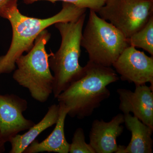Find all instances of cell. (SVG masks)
<instances>
[{
  "instance_id": "obj_1",
  "label": "cell",
  "mask_w": 153,
  "mask_h": 153,
  "mask_svg": "<svg viewBox=\"0 0 153 153\" xmlns=\"http://www.w3.org/2000/svg\"><path fill=\"white\" fill-rule=\"evenodd\" d=\"M18 0H8L0 10V17L7 19L13 30V38L8 51L0 57V74L15 70L16 61L24 52L32 48L36 38L46 28L59 22L74 21L85 14L87 9L71 3L63 2L62 9L53 16L39 19L26 16L18 9Z\"/></svg>"
},
{
  "instance_id": "obj_2",
  "label": "cell",
  "mask_w": 153,
  "mask_h": 153,
  "mask_svg": "<svg viewBox=\"0 0 153 153\" xmlns=\"http://www.w3.org/2000/svg\"><path fill=\"white\" fill-rule=\"evenodd\" d=\"M80 78L72 82L57 96L59 102L68 109L71 117L83 119L92 114L102 102L109 98L107 86L119 79L111 67H105L88 60Z\"/></svg>"
},
{
  "instance_id": "obj_3",
  "label": "cell",
  "mask_w": 153,
  "mask_h": 153,
  "mask_svg": "<svg viewBox=\"0 0 153 153\" xmlns=\"http://www.w3.org/2000/svg\"><path fill=\"white\" fill-rule=\"evenodd\" d=\"M85 16V13L72 22L54 25L61 37L60 48L49 58V67L54 72L52 93L55 98L84 73V67L79 65V60Z\"/></svg>"
},
{
  "instance_id": "obj_4",
  "label": "cell",
  "mask_w": 153,
  "mask_h": 153,
  "mask_svg": "<svg viewBox=\"0 0 153 153\" xmlns=\"http://www.w3.org/2000/svg\"><path fill=\"white\" fill-rule=\"evenodd\" d=\"M50 38L47 30L42 31L27 54L17 59V69L13 74L14 80L27 88L32 97L40 102H46L53 93L54 77L49 63L53 52L48 54L45 47Z\"/></svg>"
},
{
  "instance_id": "obj_5",
  "label": "cell",
  "mask_w": 153,
  "mask_h": 153,
  "mask_svg": "<svg viewBox=\"0 0 153 153\" xmlns=\"http://www.w3.org/2000/svg\"><path fill=\"white\" fill-rule=\"evenodd\" d=\"M80 44L88 54L89 61L105 67L112 66L129 46L127 38L119 30L91 10Z\"/></svg>"
},
{
  "instance_id": "obj_6",
  "label": "cell",
  "mask_w": 153,
  "mask_h": 153,
  "mask_svg": "<svg viewBox=\"0 0 153 153\" xmlns=\"http://www.w3.org/2000/svg\"><path fill=\"white\" fill-rule=\"evenodd\" d=\"M97 13L128 38L142 28L153 16V1L106 0Z\"/></svg>"
},
{
  "instance_id": "obj_7",
  "label": "cell",
  "mask_w": 153,
  "mask_h": 153,
  "mask_svg": "<svg viewBox=\"0 0 153 153\" xmlns=\"http://www.w3.org/2000/svg\"><path fill=\"white\" fill-rule=\"evenodd\" d=\"M122 81L136 86L149 82L153 88V56L149 57L135 47L126 48L113 64Z\"/></svg>"
},
{
  "instance_id": "obj_8",
  "label": "cell",
  "mask_w": 153,
  "mask_h": 153,
  "mask_svg": "<svg viewBox=\"0 0 153 153\" xmlns=\"http://www.w3.org/2000/svg\"><path fill=\"white\" fill-rule=\"evenodd\" d=\"M27 108V100L16 94H0V136L5 142L35 124L23 116Z\"/></svg>"
},
{
  "instance_id": "obj_9",
  "label": "cell",
  "mask_w": 153,
  "mask_h": 153,
  "mask_svg": "<svg viewBox=\"0 0 153 153\" xmlns=\"http://www.w3.org/2000/svg\"><path fill=\"white\" fill-rule=\"evenodd\" d=\"M153 88L144 85L136 86L134 91L119 88V109L123 114H133L142 122L153 128Z\"/></svg>"
},
{
  "instance_id": "obj_10",
  "label": "cell",
  "mask_w": 153,
  "mask_h": 153,
  "mask_svg": "<svg viewBox=\"0 0 153 153\" xmlns=\"http://www.w3.org/2000/svg\"><path fill=\"white\" fill-rule=\"evenodd\" d=\"M124 114H119L109 122L93 121L89 133V144L95 153H116L117 140L123 131Z\"/></svg>"
},
{
  "instance_id": "obj_11",
  "label": "cell",
  "mask_w": 153,
  "mask_h": 153,
  "mask_svg": "<svg viewBox=\"0 0 153 153\" xmlns=\"http://www.w3.org/2000/svg\"><path fill=\"white\" fill-rule=\"evenodd\" d=\"M124 123L131 132V140L127 146H118L116 153H152L153 128L130 114H124Z\"/></svg>"
},
{
  "instance_id": "obj_12",
  "label": "cell",
  "mask_w": 153,
  "mask_h": 153,
  "mask_svg": "<svg viewBox=\"0 0 153 153\" xmlns=\"http://www.w3.org/2000/svg\"><path fill=\"white\" fill-rule=\"evenodd\" d=\"M59 117L55 128L52 133L41 142L35 140L24 151V153L48 152L58 153H69L70 144L66 140L64 133L65 120L68 109L64 104L59 102Z\"/></svg>"
},
{
  "instance_id": "obj_13",
  "label": "cell",
  "mask_w": 153,
  "mask_h": 153,
  "mask_svg": "<svg viewBox=\"0 0 153 153\" xmlns=\"http://www.w3.org/2000/svg\"><path fill=\"white\" fill-rule=\"evenodd\" d=\"M59 105L53 104L48 108L45 116L23 134H18L9 140L11 145L10 153H23L26 149L45 130L56 124L59 117Z\"/></svg>"
},
{
  "instance_id": "obj_14",
  "label": "cell",
  "mask_w": 153,
  "mask_h": 153,
  "mask_svg": "<svg viewBox=\"0 0 153 153\" xmlns=\"http://www.w3.org/2000/svg\"><path fill=\"white\" fill-rule=\"evenodd\" d=\"M129 46L141 48L153 56V16L141 29L127 38Z\"/></svg>"
},
{
  "instance_id": "obj_15",
  "label": "cell",
  "mask_w": 153,
  "mask_h": 153,
  "mask_svg": "<svg viewBox=\"0 0 153 153\" xmlns=\"http://www.w3.org/2000/svg\"><path fill=\"white\" fill-rule=\"evenodd\" d=\"M69 153H95L91 145L85 142V133L81 128H78L74 132Z\"/></svg>"
},
{
  "instance_id": "obj_16",
  "label": "cell",
  "mask_w": 153,
  "mask_h": 153,
  "mask_svg": "<svg viewBox=\"0 0 153 153\" xmlns=\"http://www.w3.org/2000/svg\"><path fill=\"white\" fill-rule=\"evenodd\" d=\"M40 1H49L53 3L57 1L71 3L79 7L89 9L97 13L104 5L106 0H23L26 4H30Z\"/></svg>"
},
{
  "instance_id": "obj_17",
  "label": "cell",
  "mask_w": 153,
  "mask_h": 153,
  "mask_svg": "<svg viewBox=\"0 0 153 153\" xmlns=\"http://www.w3.org/2000/svg\"><path fill=\"white\" fill-rule=\"evenodd\" d=\"M5 143L0 136V153L4 152L5 151L4 146Z\"/></svg>"
},
{
  "instance_id": "obj_18",
  "label": "cell",
  "mask_w": 153,
  "mask_h": 153,
  "mask_svg": "<svg viewBox=\"0 0 153 153\" xmlns=\"http://www.w3.org/2000/svg\"><path fill=\"white\" fill-rule=\"evenodd\" d=\"M7 1L8 0H0V10Z\"/></svg>"
},
{
  "instance_id": "obj_19",
  "label": "cell",
  "mask_w": 153,
  "mask_h": 153,
  "mask_svg": "<svg viewBox=\"0 0 153 153\" xmlns=\"http://www.w3.org/2000/svg\"></svg>"
}]
</instances>
